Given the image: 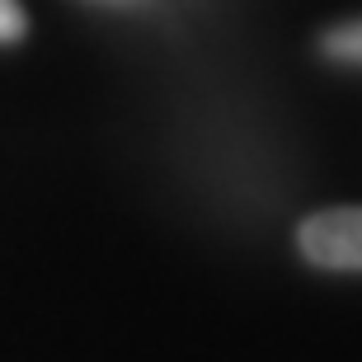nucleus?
<instances>
[{"mask_svg":"<svg viewBox=\"0 0 362 362\" xmlns=\"http://www.w3.org/2000/svg\"><path fill=\"white\" fill-rule=\"evenodd\" d=\"M296 245L315 269L362 273V207H325L306 216L296 230Z\"/></svg>","mask_w":362,"mask_h":362,"instance_id":"f257e3e1","label":"nucleus"},{"mask_svg":"<svg viewBox=\"0 0 362 362\" xmlns=\"http://www.w3.org/2000/svg\"><path fill=\"white\" fill-rule=\"evenodd\" d=\"M325 52L339 57V62H362V19L358 24H344L325 38Z\"/></svg>","mask_w":362,"mask_h":362,"instance_id":"f03ea898","label":"nucleus"},{"mask_svg":"<svg viewBox=\"0 0 362 362\" xmlns=\"http://www.w3.org/2000/svg\"><path fill=\"white\" fill-rule=\"evenodd\" d=\"M24 28H28L24 5H19V0H0V42H19Z\"/></svg>","mask_w":362,"mask_h":362,"instance_id":"7ed1b4c3","label":"nucleus"}]
</instances>
